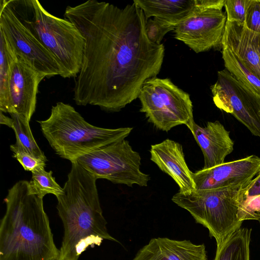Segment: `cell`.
<instances>
[{
	"instance_id": "6da1fadb",
	"label": "cell",
	"mask_w": 260,
	"mask_h": 260,
	"mask_svg": "<svg viewBox=\"0 0 260 260\" xmlns=\"http://www.w3.org/2000/svg\"><path fill=\"white\" fill-rule=\"evenodd\" d=\"M64 16L79 29L85 41L73 89L77 105L119 111L138 98L147 80L159 73L164 45L148 39L147 20L135 3L120 8L89 0L68 6Z\"/></svg>"
},
{
	"instance_id": "7a4b0ae2",
	"label": "cell",
	"mask_w": 260,
	"mask_h": 260,
	"mask_svg": "<svg viewBox=\"0 0 260 260\" xmlns=\"http://www.w3.org/2000/svg\"><path fill=\"white\" fill-rule=\"evenodd\" d=\"M96 180L76 161L72 162L63 192L56 197L63 227L57 260H78L88 248L100 246L105 240L118 242L108 232Z\"/></svg>"
},
{
	"instance_id": "3957f363",
	"label": "cell",
	"mask_w": 260,
	"mask_h": 260,
	"mask_svg": "<svg viewBox=\"0 0 260 260\" xmlns=\"http://www.w3.org/2000/svg\"><path fill=\"white\" fill-rule=\"evenodd\" d=\"M6 210L0 223V260H57L43 199L31 193L29 182L19 180L4 199Z\"/></svg>"
},
{
	"instance_id": "277c9868",
	"label": "cell",
	"mask_w": 260,
	"mask_h": 260,
	"mask_svg": "<svg viewBox=\"0 0 260 260\" xmlns=\"http://www.w3.org/2000/svg\"><path fill=\"white\" fill-rule=\"evenodd\" d=\"M37 122L55 153L71 162L103 146L124 140L133 130L129 127L95 126L71 105L61 102L52 107L47 119Z\"/></svg>"
},
{
	"instance_id": "5b68a950",
	"label": "cell",
	"mask_w": 260,
	"mask_h": 260,
	"mask_svg": "<svg viewBox=\"0 0 260 260\" xmlns=\"http://www.w3.org/2000/svg\"><path fill=\"white\" fill-rule=\"evenodd\" d=\"M22 24L54 56L62 78L76 77L83 58L84 39L71 21L47 11L38 0H7Z\"/></svg>"
},
{
	"instance_id": "8992f818",
	"label": "cell",
	"mask_w": 260,
	"mask_h": 260,
	"mask_svg": "<svg viewBox=\"0 0 260 260\" xmlns=\"http://www.w3.org/2000/svg\"><path fill=\"white\" fill-rule=\"evenodd\" d=\"M243 196L244 188L194 189L178 191L172 200L188 211L197 223L206 228L218 246L241 229L242 222L238 219L237 214Z\"/></svg>"
},
{
	"instance_id": "52a82bcc",
	"label": "cell",
	"mask_w": 260,
	"mask_h": 260,
	"mask_svg": "<svg viewBox=\"0 0 260 260\" xmlns=\"http://www.w3.org/2000/svg\"><path fill=\"white\" fill-rule=\"evenodd\" d=\"M138 98L141 104L140 111L160 130L168 132L177 125L185 124L190 131L195 122L189 94L169 78L155 77L147 80Z\"/></svg>"
},
{
	"instance_id": "ba28073f",
	"label": "cell",
	"mask_w": 260,
	"mask_h": 260,
	"mask_svg": "<svg viewBox=\"0 0 260 260\" xmlns=\"http://www.w3.org/2000/svg\"><path fill=\"white\" fill-rule=\"evenodd\" d=\"M141 160L139 153L124 139L85 154L76 161L97 179L131 187L147 186L150 177L141 171Z\"/></svg>"
},
{
	"instance_id": "9c48e42d",
	"label": "cell",
	"mask_w": 260,
	"mask_h": 260,
	"mask_svg": "<svg viewBox=\"0 0 260 260\" xmlns=\"http://www.w3.org/2000/svg\"><path fill=\"white\" fill-rule=\"evenodd\" d=\"M0 32L15 54L46 77L63 73L54 56L26 27L8 5L0 2Z\"/></svg>"
},
{
	"instance_id": "30bf717a",
	"label": "cell",
	"mask_w": 260,
	"mask_h": 260,
	"mask_svg": "<svg viewBox=\"0 0 260 260\" xmlns=\"http://www.w3.org/2000/svg\"><path fill=\"white\" fill-rule=\"evenodd\" d=\"M224 0H198V7L174 29L175 38L196 53L207 51L219 45L226 22L222 11Z\"/></svg>"
},
{
	"instance_id": "8fae6325",
	"label": "cell",
	"mask_w": 260,
	"mask_h": 260,
	"mask_svg": "<svg viewBox=\"0 0 260 260\" xmlns=\"http://www.w3.org/2000/svg\"><path fill=\"white\" fill-rule=\"evenodd\" d=\"M213 101L220 110L233 115L251 133L260 138V99L226 69L217 73L211 86Z\"/></svg>"
},
{
	"instance_id": "7c38bea8",
	"label": "cell",
	"mask_w": 260,
	"mask_h": 260,
	"mask_svg": "<svg viewBox=\"0 0 260 260\" xmlns=\"http://www.w3.org/2000/svg\"><path fill=\"white\" fill-rule=\"evenodd\" d=\"M260 171V157L251 155L192 172L196 189L244 188Z\"/></svg>"
},
{
	"instance_id": "4fadbf2b",
	"label": "cell",
	"mask_w": 260,
	"mask_h": 260,
	"mask_svg": "<svg viewBox=\"0 0 260 260\" xmlns=\"http://www.w3.org/2000/svg\"><path fill=\"white\" fill-rule=\"evenodd\" d=\"M45 77L14 52L10 68L9 114L18 113L30 121L36 108L39 84Z\"/></svg>"
},
{
	"instance_id": "5bb4252c",
	"label": "cell",
	"mask_w": 260,
	"mask_h": 260,
	"mask_svg": "<svg viewBox=\"0 0 260 260\" xmlns=\"http://www.w3.org/2000/svg\"><path fill=\"white\" fill-rule=\"evenodd\" d=\"M150 159L179 186L181 192L196 189L192 172L186 162L182 147L179 143L167 139L152 145Z\"/></svg>"
},
{
	"instance_id": "9a60e30c",
	"label": "cell",
	"mask_w": 260,
	"mask_h": 260,
	"mask_svg": "<svg viewBox=\"0 0 260 260\" xmlns=\"http://www.w3.org/2000/svg\"><path fill=\"white\" fill-rule=\"evenodd\" d=\"M222 48L231 50L260 79V34L249 30L244 23L226 21Z\"/></svg>"
},
{
	"instance_id": "2e32d148",
	"label": "cell",
	"mask_w": 260,
	"mask_h": 260,
	"mask_svg": "<svg viewBox=\"0 0 260 260\" xmlns=\"http://www.w3.org/2000/svg\"><path fill=\"white\" fill-rule=\"evenodd\" d=\"M204 157L203 169H209L224 162L234 150V142L230 132L219 121L208 122L205 126L194 123L190 130Z\"/></svg>"
},
{
	"instance_id": "e0dca14e",
	"label": "cell",
	"mask_w": 260,
	"mask_h": 260,
	"mask_svg": "<svg viewBox=\"0 0 260 260\" xmlns=\"http://www.w3.org/2000/svg\"><path fill=\"white\" fill-rule=\"evenodd\" d=\"M133 260H207L204 244L168 238L151 239Z\"/></svg>"
},
{
	"instance_id": "ac0fdd59",
	"label": "cell",
	"mask_w": 260,
	"mask_h": 260,
	"mask_svg": "<svg viewBox=\"0 0 260 260\" xmlns=\"http://www.w3.org/2000/svg\"><path fill=\"white\" fill-rule=\"evenodd\" d=\"M146 19L156 18L176 27L189 17L198 7V0H135Z\"/></svg>"
},
{
	"instance_id": "d6986e66",
	"label": "cell",
	"mask_w": 260,
	"mask_h": 260,
	"mask_svg": "<svg viewBox=\"0 0 260 260\" xmlns=\"http://www.w3.org/2000/svg\"><path fill=\"white\" fill-rule=\"evenodd\" d=\"M251 229L242 228L217 246L214 260H249Z\"/></svg>"
},
{
	"instance_id": "ffe728a7",
	"label": "cell",
	"mask_w": 260,
	"mask_h": 260,
	"mask_svg": "<svg viewBox=\"0 0 260 260\" xmlns=\"http://www.w3.org/2000/svg\"><path fill=\"white\" fill-rule=\"evenodd\" d=\"M225 69L252 94L260 99V79L229 49L222 48Z\"/></svg>"
},
{
	"instance_id": "44dd1931",
	"label": "cell",
	"mask_w": 260,
	"mask_h": 260,
	"mask_svg": "<svg viewBox=\"0 0 260 260\" xmlns=\"http://www.w3.org/2000/svg\"><path fill=\"white\" fill-rule=\"evenodd\" d=\"M10 115L13 121L12 128L14 131L16 139L15 144L35 157L46 161V157L34 138L29 121L18 113H11Z\"/></svg>"
},
{
	"instance_id": "7402d4cb",
	"label": "cell",
	"mask_w": 260,
	"mask_h": 260,
	"mask_svg": "<svg viewBox=\"0 0 260 260\" xmlns=\"http://www.w3.org/2000/svg\"><path fill=\"white\" fill-rule=\"evenodd\" d=\"M14 51L0 32V111L10 112L9 80L11 59Z\"/></svg>"
},
{
	"instance_id": "603a6c76",
	"label": "cell",
	"mask_w": 260,
	"mask_h": 260,
	"mask_svg": "<svg viewBox=\"0 0 260 260\" xmlns=\"http://www.w3.org/2000/svg\"><path fill=\"white\" fill-rule=\"evenodd\" d=\"M32 176L29 182L31 193L43 199L47 194H52L57 197L63 192V188L55 181L51 171L47 172L44 168H37L31 172Z\"/></svg>"
},
{
	"instance_id": "cb8c5ba5",
	"label": "cell",
	"mask_w": 260,
	"mask_h": 260,
	"mask_svg": "<svg viewBox=\"0 0 260 260\" xmlns=\"http://www.w3.org/2000/svg\"><path fill=\"white\" fill-rule=\"evenodd\" d=\"M251 0H224L226 21L244 23Z\"/></svg>"
},
{
	"instance_id": "d4e9b609",
	"label": "cell",
	"mask_w": 260,
	"mask_h": 260,
	"mask_svg": "<svg viewBox=\"0 0 260 260\" xmlns=\"http://www.w3.org/2000/svg\"><path fill=\"white\" fill-rule=\"evenodd\" d=\"M237 217L243 222L260 218V196L243 198L238 211Z\"/></svg>"
},
{
	"instance_id": "484cf974",
	"label": "cell",
	"mask_w": 260,
	"mask_h": 260,
	"mask_svg": "<svg viewBox=\"0 0 260 260\" xmlns=\"http://www.w3.org/2000/svg\"><path fill=\"white\" fill-rule=\"evenodd\" d=\"M175 27L154 18L147 19L146 24V34L148 39L151 42L157 44H160L166 34L174 30Z\"/></svg>"
},
{
	"instance_id": "4316f807",
	"label": "cell",
	"mask_w": 260,
	"mask_h": 260,
	"mask_svg": "<svg viewBox=\"0 0 260 260\" xmlns=\"http://www.w3.org/2000/svg\"><path fill=\"white\" fill-rule=\"evenodd\" d=\"M10 148L14 153L13 157L19 162L25 171L32 172L37 168H45L46 161L29 154L15 143L11 145Z\"/></svg>"
},
{
	"instance_id": "83f0119b",
	"label": "cell",
	"mask_w": 260,
	"mask_h": 260,
	"mask_svg": "<svg viewBox=\"0 0 260 260\" xmlns=\"http://www.w3.org/2000/svg\"><path fill=\"white\" fill-rule=\"evenodd\" d=\"M244 25L249 30L260 34V0H251Z\"/></svg>"
},
{
	"instance_id": "f1b7e54d",
	"label": "cell",
	"mask_w": 260,
	"mask_h": 260,
	"mask_svg": "<svg viewBox=\"0 0 260 260\" xmlns=\"http://www.w3.org/2000/svg\"><path fill=\"white\" fill-rule=\"evenodd\" d=\"M260 196V171L247 187L244 188L243 198Z\"/></svg>"
},
{
	"instance_id": "f546056e",
	"label": "cell",
	"mask_w": 260,
	"mask_h": 260,
	"mask_svg": "<svg viewBox=\"0 0 260 260\" xmlns=\"http://www.w3.org/2000/svg\"><path fill=\"white\" fill-rule=\"evenodd\" d=\"M1 121L0 123L1 124H5L9 127H12L13 125V121L11 118H9L3 114V112L1 111Z\"/></svg>"
},
{
	"instance_id": "4dcf8cb0",
	"label": "cell",
	"mask_w": 260,
	"mask_h": 260,
	"mask_svg": "<svg viewBox=\"0 0 260 260\" xmlns=\"http://www.w3.org/2000/svg\"><path fill=\"white\" fill-rule=\"evenodd\" d=\"M258 221H259V223H260V218L258 219Z\"/></svg>"
}]
</instances>
